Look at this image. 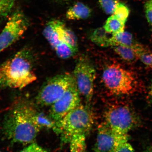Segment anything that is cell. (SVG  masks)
I'll use <instances>...</instances> for the list:
<instances>
[{
  "mask_svg": "<svg viewBox=\"0 0 152 152\" xmlns=\"http://www.w3.org/2000/svg\"><path fill=\"white\" fill-rule=\"evenodd\" d=\"M37 111L28 101L21 100L12 106L4 117L2 131L11 142H34L41 129L36 120Z\"/></svg>",
  "mask_w": 152,
  "mask_h": 152,
  "instance_id": "1",
  "label": "cell"
},
{
  "mask_svg": "<svg viewBox=\"0 0 152 152\" xmlns=\"http://www.w3.org/2000/svg\"><path fill=\"white\" fill-rule=\"evenodd\" d=\"M34 54L30 48L24 47L0 66L1 88L20 90L36 80Z\"/></svg>",
  "mask_w": 152,
  "mask_h": 152,
  "instance_id": "2",
  "label": "cell"
},
{
  "mask_svg": "<svg viewBox=\"0 0 152 152\" xmlns=\"http://www.w3.org/2000/svg\"><path fill=\"white\" fill-rule=\"evenodd\" d=\"M94 124V115L90 105L80 103L61 119L56 121L53 131L61 136L62 141L69 143L74 136H86Z\"/></svg>",
  "mask_w": 152,
  "mask_h": 152,
  "instance_id": "3",
  "label": "cell"
},
{
  "mask_svg": "<svg viewBox=\"0 0 152 152\" xmlns=\"http://www.w3.org/2000/svg\"><path fill=\"white\" fill-rule=\"evenodd\" d=\"M102 79L105 86L115 95H129L135 89L137 81L134 75L118 64H112L106 67Z\"/></svg>",
  "mask_w": 152,
  "mask_h": 152,
  "instance_id": "4",
  "label": "cell"
},
{
  "mask_svg": "<svg viewBox=\"0 0 152 152\" xmlns=\"http://www.w3.org/2000/svg\"><path fill=\"white\" fill-rule=\"evenodd\" d=\"M74 81L73 76L68 73L57 75L48 79L36 97V103L41 107L51 106L62 96Z\"/></svg>",
  "mask_w": 152,
  "mask_h": 152,
  "instance_id": "5",
  "label": "cell"
},
{
  "mask_svg": "<svg viewBox=\"0 0 152 152\" xmlns=\"http://www.w3.org/2000/svg\"><path fill=\"white\" fill-rule=\"evenodd\" d=\"M105 122L116 134L125 135L138 125L139 119L129 107L117 105L106 111Z\"/></svg>",
  "mask_w": 152,
  "mask_h": 152,
  "instance_id": "6",
  "label": "cell"
},
{
  "mask_svg": "<svg viewBox=\"0 0 152 152\" xmlns=\"http://www.w3.org/2000/svg\"><path fill=\"white\" fill-rule=\"evenodd\" d=\"M29 24L28 18L22 11L16 10L11 14L0 33V53L18 41Z\"/></svg>",
  "mask_w": 152,
  "mask_h": 152,
  "instance_id": "7",
  "label": "cell"
},
{
  "mask_svg": "<svg viewBox=\"0 0 152 152\" xmlns=\"http://www.w3.org/2000/svg\"><path fill=\"white\" fill-rule=\"evenodd\" d=\"M74 78L80 94L89 105L94 94L96 71L91 61L86 57H81L76 64Z\"/></svg>",
  "mask_w": 152,
  "mask_h": 152,
  "instance_id": "8",
  "label": "cell"
},
{
  "mask_svg": "<svg viewBox=\"0 0 152 152\" xmlns=\"http://www.w3.org/2000/svg\"><path fill=\"white\" fill-rule=\"evenodd\" d=\"M80 95L75 80L62 96L51 106L49 116L55 121L61 119L80 104Z\"/></svg>",
  "mask_w": 152,
  "mask_h": 152,
  "instance_id": "9",
  "label": "cell"
},
{
  "mask_svg": "<svg viewBox=\"0 0 152 152\" xmlns=\"http://www.w3.org/2000/svg\"><path fill=\"white\" fill-rule=\"evenodd\" d=\"M94 152H112L115 141L116 134L104 122L99 125Z\"/></svg>",
  "mask_w": 152,
  "mask_h": 152,
  "instance_id": "10",
  "label": "cell"
},
{
  "mask_svg": "<svg viewBox=\"0 0 152 152\" xmlns=\"http://www.w3.org/2000/svg\"><path fill=\"white\" fill-rule=\"evenodd\" d=\"M64 25L62 22L54 20L49 22L44 28L43 35L54 49L62 42L61 40V31Z\"/></svg>",
  "mask_w": 152,
  "mask_h": 152,
  "instance_id": "11",
  "label": "cell"
},
{
  "mask_svg": "<svg viewBox=\"0 0 152 152\" xmlns=\"http://www.w3.org/2000/svg\"><path fill=\"white\" fill-rule=\"evenodd\" d=\"M91 10L83 3L77 2L71 7L66 13V17L69 20H83L91 16Z\"/></svg>",
  "mask_w": 152,
  "mask_h": 152,
  "instance_id": "12",
  "label": "cell"
},
{
  "mask_svg": "<svg viewBox=\"0 0 152 152\" xmlns=\"http://www.w3.org/2000/svg\"><path fill=\"white\" fill-rule=\"evenodd\" d=\"M110 47L122 45L134 48L138 43L135 40L131 33L123 31L121 32L113 34L110 38Z\"/></svg>",
  "mask_w": 152,
  "mask_h": 152,
  "instance_id": "13",
  "label": "cell"
},
{
  "mask_svg": "<svg viewBox=\"0 0 152 152\" xmlns=\"http://www.w3.org/2000/svg\"><path fill=\"white\" fill-rule=\"evenodd\" d=\"M103 28L96 29L90 36L91 41L96 45L102 47H110V38Z\"/></svg>",
  "mask_w": 152,
  "mask_h": 152,
  "instance_id": "14",
  "label": "cell"
},
{
  "mask_svg": "<svg viewBox=\"0 0 152 152\" xmlns=\"http://www.w3.org/2000/svg\"><path fill=\"white\" fill-rule=\"evenodd\" d=\"M125 25L124 23L113 15L107 20L104 28L107 33L113 35L124 31Z\"/></svg>",
  "mask_w": 152,
  "mask_h": 152,
  "instance_id": "15",
  "label": "cell"
},
{
  "mask_svg": "<svg viewBox=\"0 0 152 152\" xmlns=\"http://www.w3.org/2000/svg\"><path fill=\"white\" fill-rule=\"evenodd\" d=\"M116 134L115 141L112 152H135L132 146L129 142V135Z\"/></svg>",
  "mask_w": 152,
  "mask_h": 152,
  "instance_id": "16",
  "label": "cell"
},
{
  "mask_svg": "<svg viewBox=\"0 0 152 152\" xmlns=\"http://www.w3.org/2000/svg\"><path fill=\"white\" fill-rule=\"evenodd\" d=\"M114 51L122 59L128 62L134 61L137 59V56L133 48L122 45L112 47Z\"/></svg>",
  "mask_w": 152,
  "mask_h": 152,
  "instance_id": "17",
  "label": "cell"
},
{
  "mask_svg": "<svg viewBox=\"0 0 152 152\" xmlns=\"http://www.w3.org/2000/svg\"><path fill=\"white\" fill-rule=\"evenodd\" d=\"M138 59L152 69V51L138 43L134 48Z\"/></svg>",
  "mask_w": 152,
  "mask_h": 152,
  "instance_id": "18",
  "label": "cell"
},
{
  "mask_svg": "<svg viewBox=\"0 0 152 152\" xmlns=\"http://www.w3.org/2000/svg\"><path fill=\"white\" fill-rule=\"evenodd\" d=\"M61 40L62 42L68 44L76 51L78 50V41L75 33L71 30L63 26L61 31Z\"/></svg>",
  "mask_w": 152,
  "mask_h": 152,
  "instance_id": "19",
  "label": "cell"
},
{
  "mask_svg": "<svg viewBox=\"0 0 152 152\" xmlns=\"http://www.w3.org/2000/svg\"><path fill=\"white\" fill-rule=\"evenodd\" d=\"M69 143L70 152H86V136L84 135L74 136Z\"/></svg>",
  "mask_w": 152,
  "mask_h": 152,
  "instance_id": "20",
  "label": "cell"
},
{
  "mask_svg": "<svg viewBox=\"0 0 152 152\" xmlns=\"http://www.w3.org/2000/svg\"><path fill=\"white\" fill-rule=\"evenodd\" d=\"M36 120L37 124L41 129L46 128L52 129L53 130L55 129L56 121L52 119L50 116L48 117L43 113L37 112Z\"/></svg>",
  "mask_w": 152,
  "mask_h": 152,
  "instance_id": "21",
  "label": "cell"
},
{
  "mask_svg": "<svg viewBox=\"0 0 152 152\" xmlns=\"http://www.w3.org/2000/svg\"><path fill=\"white\" fill-rule=\"evenodd\" d=\"M54 50L58 56L64 59L71 58L77 52L72 47L64 42L60 43Z\"/></svg>",
  "mask_w": 152,
  "mask_h": 152,
  "instance_id": "22",
  "label": "cell"
},
{
  "mask_svg": "<svg viewBox=\"0 0 152 152\" xmlns=\"http://www.w3.org/2000/svg\"><path fill=\"white\" fill-rule=\"evenodd\" d=\"M17 0H0V20L7 17Z\"/></svg>",
  "mask_w": 152,
  "mask_h": 152,
  "instance_id": "23",
  "label": "cell"
},
{
  "mask_svg": "<svg viewBox=\"0 0 152 152\" xmlns=\"http://www.w3.org/2000/svg\"><path fill=\"white\" fill-rule=\"evenodd\" d=\"M130 11L127 6L124 4L119 2L113 14L123 23H126L129 15Z\"/></svg>",
  "mask_w": 152,
  "mask_h": 152,
  "instance_id": "24",
  "label": "cell"
},
{
  "mask_svg": "<svg viewBox=\"0 0 152 152\" xmlns=\"http://www.w3.org/2000/svg\"><path fill=\"white\" fill-rule=\"evenodd\" d=\"M103 10L107 15H113L119 2L117 0H99Z\"/></svg>",
  "mask_w": 152,
  "mask_h": 152,
  "instance_id": "25",
  "label": "cell"
},
{
  "mask_svg": "<svg viewBox=\"0 0 152 152\" xmlns=\"http://www.w3.org/2000/svg\"><path fill=\"white\" fill-rule=\"evenodd\" d=\"M146 18L152 30V0H148L145 4Z\"/></svg>",
  "mask_w": 152,
  "mask_h": 152,
  "instance_id": "26",
  "label": "cell"
},
{
  "mask_svg": "<svg viewBox=\"0 0 152 152\" xmlns=\"http://www.w3.org/2000/svg\"><path fill=\"white\" fill-rule=\"evenodd\" d=\"M20 152H48L35 142H33Z\"/></svg>",
  "mask_w": 152,
  "mask_h": 152,
  "instance_id": "27",
  "label": "cell"
},
{
  "mask_svg": "<svg viewBox=\"0 0 152 152\" xmlns=\"http://www.w3.org/2000/svg\"><path fill=\"white\" fill-rule=\"evenodd\" d=\"M142 152H152V146L148 147Z\"/></svg>",
  "mask_w": 152,
  "mask_h": 152,
  "instance_id": "28",
  "label": "cell"
},
{
  "mask_svg": "<svg viewBox=\"0 0 152 152\" xmlns=\"http://www.w3.org/2000/svg\"><path fill=\"white\" fill-rule=\"evenodd\" d=\"M150 95L151 96V98L152 99V83L151 86V88H150Z\"/></svg>",
  "mask_w": 152,
  "mask_h": 152,
  "instance_id": "29",
  "label": "cell"
},
{
  "mask_svg": "<svg viewBox=\"0 0 152 152\" xmlns=\"http://www.w3.org/2000/svg\"><path fill=\"white\" fill-rule=\"evenodd\" d=\"M61 1H70V0H61Z\"/></svg>",
  "mask_w": 152,
  "mask_h": 152,
  "instance_id": "30",
  "label": "cell"
},
{
  "mask_svg": "<svg viewBox=\"0 0 152 152\" xmlns=\"http://www.w3.org/2000/svg\"><path fill=\"white\" fill-rule=\"evenodd\" d=\"M1 84H0V89H1Z\"/></svg>",
  "mask_w": 152,
  "mask_h": 152,
  "instance_id": "31",
  "label": "cell"
},
{
  "mask_svg": "<svg viewBox=\"0 0 152 152\" xmlns=\"http://www.w3.org/2000/svg\"><path fill=\"white\" fill-rule=\"evenodd\" d=\"M0 152H2L1 151H0Z\"/></svg>",
  "mask_w": 152,
  "mask_h": 152,
  "instance_id": "32",
  "label": "cell"
}]
</instances>
